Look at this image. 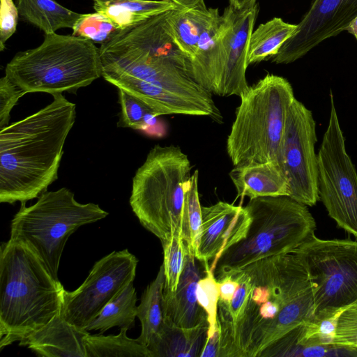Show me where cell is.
Returning a JSON list of instances; mask_svg holds the SVG:
<instances>
[{
  "label": "cell",
  "instance_id": "obj_32",
  "mask_svg": "<svg viewBox=\"0 0 357 357\" xmlns=\"http://www.w3.org/2000/svg\"><path fill=\"white\" fill-rule=\"evenodd\" d=\"M73 29V35L102 43L118 30L104 15L97 12L82 14Z\"/></svg>",
  "mask_w": 357,
  "mask_h": 357
},
{
  "label": "cell",
  "instance_id": "obj_22",
  "mask_svg": "<svg viewBox=\"0 0 357 357\" xmlns=\"http://www.w3.org/2000/svg\"><path fill=\"white\" fill-rule=\"evenodd\" d=\"M176 7L167 0H93L95 11L107 17L118 30Z\"/></svg>",
  "mask_w": 357,
  "mask_h": 357
},
{
  "label": "cell",
  "instance_id": "obj_8",
  "mask_svg": "<svg viewBox=\"0 0 357 357\" xmlns=\"http://www.w3.org/2000/svg\"><path fill=\"white\" fill-rule=\"evenodd\" d=\"M107 215L98 204L76 201L67 188L47 190L31 206L21 203L11 221L9 239L29 248L59 280L60 260L69 236L80 227Z\"/></svg>",
  "mask_w": 357,
  "mask_h": 357
},
{
  "label": "cell",
  "instance_id": "obj_11",
  "mask_svg": "<svg viewBox=\"0 0 357 357\" xmlns=\"http://www.w3.org/2000/svg\"><path fill=\"white\" fill-rule=\"evenodd\" d=\"M137 262L127 249L101 258L77 289L64 291L61 315L72 325L85 330L107 304L134 282Z\"/></svg>",
  "mask_w": 357,
  "mask_h": 357
},
{
  "label": "cell",
  "instance_id": "obj_41",
  "mask_svg": "<svg viewBox=\"0 0 357 357\" xmlns=\"http://www.w3.org/2000/svg\"><path fill=\"white\" fill-rule=\"evenodd\" d=\"M353 348L356 350H357V341L356 342V343L354 344L353 346Z\"/></svg>",
  "mask_w": 357,
  "mask_h": 357
},
{
  "label": "cell",
  "instance_id": "obj_1",
  "mask_svg": "<svg viewBox=\"0 0 357 357\" xmlns=\"http://www.w3.org/2000/svg\"><path fill=\"white\" fill-rule=\"evenodd\" d=\"M239 271L248 284L246 303L236 321L220 329L218 357H260L314 317L313 285L294 253L266 257Z\"/></svg>",
  "mask_w": 357,
  "mask_h": 357
},
{
  "label": "cell",
  "instance_id": "obj_29",
  "mask_svg": "<svg viewBox=\"0 0 357 357\" xmlns=\"http://www.w3.org/2000/svg\"><path fill=\"white\" fill-rule=\"evenodd\" d=\"M118 95L121 106L118 127L145 130L155 123L157 116L142 100L121 89Z\"/></svg>",
  "mask_w": 357,
  "mask_h": 357
},
{
  "label": "cell",
  "instance_id": "obj_16",
  "mask_svg": "<svg viewBox=\"0 0 357 357\" xmlns=\"http://www.w3.org/2000/svg\"><path fill=\"white\" fill-rule=\"evenodd\" d=\"M258 10V3L250 8L233 10L231 26L226 36V65L218 96L240 97L250 87L245 77L248 45Z\"/></svg>",
  "mask_w": 357,
  "mask_h": 357
},
{
  "label": "cell",
  "instance_id": "obj_39",
  "mask_svg": "<svg viewBox=\"0 0 357 357\" xmlns=\"http://www.w3.org/2000/svg\"><path fill=\"white\" fill-rule=\"evenodd\" d=\"M174 2L176 6L183 7V8H189L195 6L201 0H167Z\"/></svg>",
  "mask_w": 357,
  "mask_h": 357
},
{
  "label": "cell",
  "instance_id": "obj_6",
  "mask_svg": "<svg viewBox=\"0 0 357 357\" xmlns=\"http://www.w3.org/2000/svg\"><path fill=\"white\" fill-rule=\"evenodd\" d=\"M5 75L25 93H76L102 77L99 48L82 37L45 34L38 47L14 56Z\"/></svg>",
  "mask_w": 357,
  "mask_h": 357
},
{
  "label": "cell",
  "instance_id": "obj_37",
  "mask_svg": "<svg viewBox=\"0 0 357 357\" xmlns=\"http://www.w3.org/2000/svg\"><path fill=\"white\" fill-rule=\"evenodd\" d=\"M220 328H218L213 335L206 337L205 344L201 352L200 357H218L220 348Z\"/></svg>",
  "mask_w": 357,
  "mask_h": 357
},
{
  "label": "cell",
  "instance_id": "obj_2",
  "mask_svg": "<svg viewBox=\"0 0 357 357\" xmlns=\"http://www.w3.org/2000/svg\"><path fill=\"white\" fill-rule=\"evenodd\" d=\"M26 118L0 129V202L26 203L58 178L76 105L62 93Z\"/></svg>",
  "mask_w": 357,
  "mask_h": 357
},
{
  "label": "cell",
  "instance_id": "obj_33",
  "mask_svg": "<svg viewBox=\"0 0 357 357\" xmlns=\"http://www.w3.org/2000/svg\"><path fill=\"white\" fill-rule=\"evenodd\" d=\"M356 341L357 301L347 307L340 314L333 344L354 349Z\"/></svg>",
  "mask_w": 357,
  "mask_h": 357
},
{
  "label": "cell",
  "instance_id": "obj_28",
  "mask_svg": "<svg viewBox=\"0 0 357 357\" xmlns=\"http://www.w3.org/2000/svg\"><path fill=\"white\" fill-rule=\"evenodd\" d=\"M199 171L196 169L186 185L182 218V238L188 254L195 257L202 229V206L198 191Z\"/></svg>",
  "mask_w": 357,
  "mask_h": 357
},
{
  "label": "cell",
  "instance_id": "obj_35",
  "mask_svg": "<svg viewBox=\"0 0 357 357\" xmlns=\"http://www.w3.org/2000/svg\"><path fill=\"white\" fill-rule=\"evenodd\" d=\"M19 11L13 0H1L0 7V50L6 47V43L15 32Z\"/></svg>",
  "mask_w": 357,
  "mask_h": 357
},
{
  "label": "cell",
  "instance_id": "obj_13",
  "mask_svg": "<svg viewBox=\"0 0 357 357\" xmlns=\"http://www.w3.org/2000/svg\"><path fill=\"white\" fill-rule=\"evenodd\" d=\"M357 16V0H312L292 36L272 57L277 64L292 63L324 40L346 31Z\"/></svg>",
  "mask_w": 357,
  "mask_h": 357
},
{
  "label": "cell",
  "instance_id": "obj_34",
  "mask_svg": "<svg viewBox=\"0 0 357 357\" xmlns=\"http://www.w3.org/2000/svg\"><path fill=\"white\" fill-rule=\"evenodd\" d=\"M25 92L7 76L0 79V129L8 126L10 112Z\"/></svg>",
  "mask_w": 357,
  "mask_h": 357
},
{
  "label": "cell",
  "instance_id": "obj_5",
  "mask_svg": "<svg viewBox=\"0 0 357 357\" xmlns=\"http://www.w3.org/2000/svg\"><path fill=\"white\" fill-rule=\"evenodd\" d=\"M226 149L234 167L274 162L281 149L288 110L296 98L289 82L267 74L240 96Z\"/></svg>",
  "mask_w": 357,
  "mask_h": 357
},
{
  "label": "cell",
  "instance_id": "obj_3",
  "mask_svg": "<svg viewBox=\"0 0 357 357\" xmlns=\"http://www.w3.org/2000/svg\"><path fill=\"white\" fill-rule=\"evenodd\" d=\"M64 288L26 246L9 239L0 249V349L41 329L61 312Z\"/></svg>",
  "mask_w": 357,
  "mask_h": 357
},
{
  "label": "cell",
  "instance_id": "obj_17",
  "mask_svg": "<svg viewBox=\"0 0 357 357\" xmlns=\"http://www.w3.org/2000/svg\"><path fill=\"white\" fill-rule=\"evenodd\" d=\"M194 255H187L183 271L175 291L164 288L162 294L163 321L181 328H192L207 320V314L199 304L196 288L205 272L202 271Z\"/></svg>",
  "mask_w": 357,
  "mask_h": 357
},
{
  "label": "cell",
  "instance_id": "obj_18",
  "mask_svg": "<svg viewBox=\"0 0 357 357\" xmlns=\"http://www.w3.org/2000/svg\"><path fill=\"white\" fill-rule=\"evenodd\" d=\"M89 334L68 322L60 312L20 346H27L43 357H87L85 337Z\"/></svg>",
  "mask_w": 357,
  "mask_h": 357
},
{
  "label": "cell",
  "instance_id": "obj_4",
  "mask_svg": "<svg viewBox=\"0 0 357 357\" xmlns=\"http://www.w3.org/2000/svg\"><path fill=\"white\" fill-rule=\"evenodd\" d=\"M245 208L251 218L246 236L219 257L211 269L216 280L257 260L291 253L314 234L307 206L289 196L254 198Z\"/></svg>",
  "mask_w": 357,
  "mask_h": 357
},
{
  "label": "cell",
  "instance_id": "obj_15",
  "mask_svg": "<svg viewBox=\"0 0 357 357\" xmlns=\"http://www.w3.org/2000/svg\"><path fill=\"white\" fill-rule=\"evenodd\" d=\"M233 7L218 13L201 34L195 56L188 63V74L199 84L218 95L226 58V36L231 23Z\"/></svg>",
  "mask_w": 357,
  "mask_h": 357
},
{
  "label": "cell",
  "instance_id": "obj_9",
  "mask_svg": "<svg viewBox=\"0 0 357 357\" xmlns=\"http://www.w3.org/2000/svg\"><path fill=\"white\" fill-rule=\"evenodd\" d=\"M314 291V317L342 312L357 301V241L321 239L314 234L296 248Z\"/></svg>",
  "mask_w": 357,
  "mask_h": 357
},
{
  "label": "cell",
  "instance_id": "obj_27",
  "mask_svg": "<svg viewBox=\"0 0 357 357\" xmlns=\"http://www.w3.org/2000/svg\"><path fill=\"white\" fill-rule=\"evenodd\" d=\"M127 328L118 335H87L85 345L87 357H153L146 345L127 336Z\"/></svg>",
  "mask_w": 357,
  "mask_h": 357
},
{
  "label": "cell",
  "instance_id": "obj_25",
  "mask_svg": "<svg viewBox=\"0 0 357 357\" xmlns=\"http://www.w3.org/2000/svg\"><path fill=\"white\" fill-rule=\"evenodd\" d=\"M165 282V271L162 264L155 279L147 286L142 294L140 303L137 307V317L142 326L141 333L137 339L146 346L163 323L162 302Z\"/></svg>",
  "mask_w": 357,
  "mask_h": 357
},
{
  "label": "cell",
  "instance_id": "obj_19",
  "mask_svg": "<svg viewBox=\"0 0 357 357\" xmlns=\"http://www.w3.org/2000/svg\"><path fill=\"white\" fill-rule=\"evenodd\" d=\"M219 13L208 8L204 0L192 7L178 6L165 13V27L188 63L195 56L202 33Z\"/></svg>",
  "mask_w": 357,
  "mask_h": 357
},
{
  "label": "cell",
  "instance_id": "obj_38",
  "mask_svg": "<svg viewBox=\"0 0 357 357\" xmlns=\"http://www.w3.org/2000/svg\"><path fill=\"white\" fill-rule=\"evenodd\" d=\"M257 0H229V5L236 10L250 8L255 6Z\"/></svg>",
  "mask_w": 357,
  "mask_h": 357
},
{
  "label": "cell",
  "instance_id": "obj_14",
  "mask_svg": "<svg viewBox=\"0 0 357 357\" xmlns=\"http://www.w3.org/2000/svg\"><path fill=\"white\" fill-rule=\"evenodd\" d=\"M202 229L195 257L212 269L221 254L245 238L251 218L246 208L225 202L202 206Z\"/></svg>",
  "mask_w": 357,
  "mask_h": 357
},
{
  "label": "cell",
  "instance_id": "obj_20",
  "mask_svg": "<svg viewBox=\"0 0 357 357\" xmlns=\"http://www.w3.org/2000/svg\"><path fill=\"white\" fill-rule=\"evenodd\" d=\"M229 175L241 198L289 196L288 181L278 164L249 162L234 167Z\"/></svg>",
  "mask_w": 357,
  "mask_h": 357
},
{
  "label": "cell",
  "instance_id": "obj_36",
  "mask_svg": "<svg viewBox=\"0 0 357 357\" xmlns=\"http://www.w3.org/2000/svg\"><path fill=\"white\" fill-rule=\"evenodd\" d=\"M217 282L219 288V300L226 303H230L238 288V281L231 275H226Z\"/></svg>",
  "mask_w": 357,
  "mask_h": 357
},
{
  "label": "cell",
  "instance_id": "obj_24",
  "mask_svg": "<svg viewBox=\"0 0 357 357\" xmlns=\"http://www.w3.org/2000/svg\"><path fill=\"white\" fill-rule=\"evenodd\" d=\"M297 24L274 17L260 24L251 33L248 52V64L268 60L276 55L282 45L292 36Z\"/></svg>",
  "mask_w": 357,
  "mask_h": 357
},
{
  "label": "cell",
  "instance_id": "obj_21",
  "mask_svg": "<svg viewBox=\"0 0 357 357\" xmlns=\"http://www.w3.org/2000/svg\"><path fill=\"white\" fill-rule=\"evenodd\" d=\"M208 328V321L192 328H181L163 321L147 347L153 357H197L205 344Z\"/></svg>",
  "mask_w": 357,
  "mask_h": 357
},
{
  "label": "cell",
  "instance_id": "obj_10",
  "mask_svg": "<svg viewBox=\"0 0 357 357\" xmlns=\"http://www.w3.org/2000/svg\"><path fill=\"white\" fill-rule=\"evenodd\" d=\"M317 153L319 200L337 225L357 238V172L347 153L334 97Z\"/></svg>",
  "mask_w": 357,
  "mask_h": 357
},
{
  "label": "cell",
  "instance_id": "obj_30",
  "mask_svg": "<svg viewBox=\"0 0 357 357\" xmlns=\"http://www.w3.org/2000/svg\"><path fill=\"white\" fill-rule=\"evenodd\" d=\"M160 242L164 255V288L175 291L185 267L188 250L183 238L180 236H172Z\"/></svg>",
  "mask_w": 357,
  "mask_h": 357
},
{
  "label": "cell",
  "instance_id": "obj_7",
  "mask_svg": "<svg viewBox=\"0 0 357 357\" xmlns=\"http://www.w3.org/2000/svg\"><path fill=\"white\" fill-rule=\"evenodd\" d=\"M192 166L175 145H155L132 178L130 204L140 224L160 241L182 237L185 189Z\"/></svg>",
  "mask_w": 357,
  "mask_h": 357
},
{
  "label": "cell",
  "instance_id": "obj_12",
  "mask_svg": "<svg viewBox=\"0 0 357 357\" xmlns=\"http://www.w3.org/2000/svg\"><path fill=\"white\" fill-rule=\"evenodd\" d=\"M316 123L312 112L294 99L283 135L281 166L289 184V197L312 206L319 198Z\"/></svg>",
  "mask_w": 357,
  "mask_h": 357
},
{
  "label": "cell",
  "instance_id": "obj_31",
  "mask_svg": "<svg viewBox=\"0 0 357 357\" xmlns=\"http://www.w3.org/2000/svg\"><path fill=\"white\" fill-rule=\"evenodd\" d=\"M205 268L204 275L199 279L196 288L197 299L207 314L208 328L207 337L213 335L219 328L218 323V306L220 298L218 282L209 264H203Z\"/></svg>",
  "mask_w": 357,
  "mask_h": 357
},
{
  "label": "cell",
  "instance_id": "obj_26",
  "mask_svg": "<svg viewBox=\"0 0 357 357\" xmlns=\"http://www.w3.org/2000/svg\"><path fill=\"white\" fill-rule=\"evenodd\" d=\"M137 293L132 282L117 297L106 305L85 330L100 331L102 333L114 326L128 330L132 328L137 317Z\"/></svg>",
  "mask_w": 357,
  "mask_h": 357
},
{
  "label": "cell",
  "instance_id": "obj_40",
  "mask_svg": "<svg viewBox=\"0 0 357 357\" xmlns=\"http://www.w3.org/2000/svg\"><path fill=\"white\" fill-rule=\"evenodd\" d=\"M346 31L357 40V16L351 22Z\"/></svg>",
  "mask_w": 357,
  "mask_h": 357
},
{
  "label": "cell",
  "instance_id": "obj_23",
  "mask_svg": "<svg viewBox=\"0 0 357 357\" xmlns=\"http://www.w3.org/2000/svg\"><path fill=\"white\" fill-rule=\"evenodd\" d=\"M22 17L45 34L60 29H73L82 14L65 8L54 0H17Z\"/></svg>",
  "mask_w": 357,
  "mask_h": 357
}]
</instances>
